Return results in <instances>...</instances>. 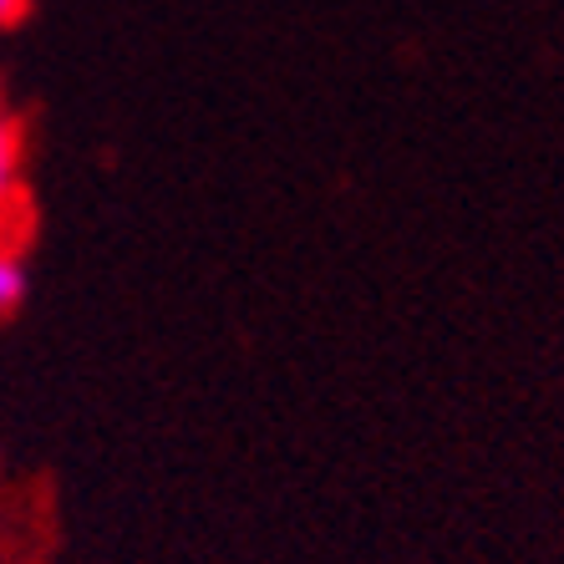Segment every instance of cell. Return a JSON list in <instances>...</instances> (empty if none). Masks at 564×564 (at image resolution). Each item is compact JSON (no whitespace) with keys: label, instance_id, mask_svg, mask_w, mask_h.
I'll list each match as a JSON object with an SVG mask.
<instances>
[{"label":"cell","instance_id":"cell-3","mask_svg":"<svg viewBox=\"0 0 564 564\" xmlns=\"http://www.w3.org/2000/svg\"><path fill=\"white\" fill-rule=\"evenodd\" d=\"M26 6H31V0H0V31L15 26V21L26 15Z\"/></svg>","mask_w":564,"mask_h":564},{"label":"cell","instance_id":"cell-2","mask_svg":"<svg viewBox=\"0 0 564 564\" xmlns=\"http://www.w3.org/2000/svg\"><path fill=\"white\" fill-rule=\"evenodd\" d=\"M11 158H21V148H15V122H11V112L0 107V163H11Z\"/></svg>","mask_w":564,"mask_h":564},{"label":"cell","instance_id":"cell-1","mask_svg":"<svg viewBox=\"0 0 564 564\" xmlns=\"http://www.w3.org/2000/svg\"><path fill=\"white\" fill-rule=\"evenodd\" d=\"M26 290H31L26 260H21V254H15L11 245H0V321L21 311V301H26Z\"/></svg>","mask_w":564,"mask_h":564}]
</instances>
